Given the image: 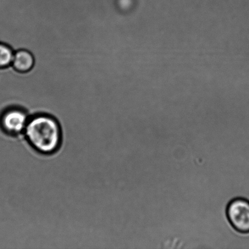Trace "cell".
<instances>
[{"mask_svg": "<svg viewBox=\"0 0 249 249\" xmlns=\"http://www.w3.org/2000/svg\"><path fill=\"white\" fill-rule=\"evenodd\" d=\"M229 223L238 232L249 233V200L238 197L231 199L226 207Z\"/></svg>", "mask_w": 249, "mask_h": 249, "instance_id": "2", "label": "cell"}, {"mask_svg": "<svg viewBox=\"0 0 249 249\" xmlns=\"http://www.w3.org/2000/svg\"><path fill=\"white\" fill-rule=\"evenodd\" d=\"M15 51L11 46L4 43L0 42V68L12 65Z\"/></svg>", "mask_w": 249, "mask_h": 249, "instance_id": "5", "label": "cell"}, {"mask_svg": "<svg viewBox=\"0 0 249 249\" xmlns=\"http://www.w3.org/2000/svg\"><path fill=\"white\" fill-rule=\"evenodd\" d=\"M30 117L23 108L12 107L7 108L0 117V124L6 133L18 135L24 133Z\"/></svg>", "mask_w": 249, "mask_h": 249, "instance_id": "3", "label": "cell"}, {"mask_svg": "<svg viewBox=\"0 0 249 249\" xmlns=\"http://www.w3.org/2000/svg\"><path fill=\"white\" fill-rule=\"evenodd\" d=\"M24 133L31 147L43 155L56 152L62 143L60 124L50 114L38 113L30 117Z\"/></svg>", "mask_w": 249, "mask_h": 249, "instance_id": "1", "label": "cell"}, {"mask_svg": "<svg viewBox=\"0 0 249 249\" xmlns=\"http://www.w3.org/2000/svg\"><path fill=\"white\" fill-rule=\"evenodd\" d=\"M35 65V58L33 53L27 50L15 51L12 66L17 71L27 72L33 69Z\"/></svg>", "mask_w": 249, "mask_h": 249, "instance_id": "4", "label": "cell"}]
</instances>
